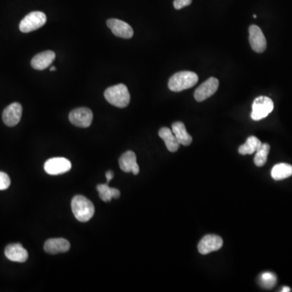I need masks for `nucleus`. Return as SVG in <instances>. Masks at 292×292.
I'll return each instance as SVG.
<instances>
[{"instance_id": "obj_1", "label": "nucleus", "mask_w": 292, "mask_h": 292, "mask_svg": "<svg viewBox=\"0 0 292 292\" xmlns=\"http://www.w3.org/2000/svg\"><path fill=\"white\" fill-rule=\"evenodd\" d=\"M106 101L119 108H124L130 103V93L127 86L123 84L110 86L104 93Z\"/></svg>"}, {"instance_id": "obj_2", "label": "nucleus", "mask_w": 292, "mask_h": 292, "mask_svg": "<svg viewBox=\"0 0 292 292\" xmlns=\"http://www.w3.org/2000/svg\"><path fill=\"white\" fill-rule=\"evenodd\" d=\"M196 73L189 71H182L174 74L168 81V87L173 92H180L192 88L198 82Z\"/></svg>"}, {"instance_id": "obj_3", "label": "nucleus", "mask_w": 292, "mask_h": 292, "mask_svg": "<svg viewBox=\"0 0 292 292\" xmlns=\"http://www.w3.org/2000/svg\"><path fill=\"white\" fill-rule=\"evenodd\" d=\"M72 210L75 218L81 223H86L92 219L95 212L94 204L81 195H77L72 198Z\"/></svg>"}, {"instance_id": "obj_4", "label": "nucleus", "mask_w": 292, "mask_h": 292, "mask_svg": "<svg viewBox=\"0 0 292 292\" xmlns=\"http://www.w3.org/2000/svg\"><path fill=\"white\" fill-rule=\"evenodd\" d=\"M47 23V16L43 12H32L20 23L19 28L22 33H30L40 29Z\"/></svg>"}, {"instance_id": "obj_5", "label": "nucleus", "mask_w": 292, "mask_h": 292, "mask_svg": "<svg viewBox=\"0 0 292 292\" xmlns=\"http://www.w3.org/2000/svg\"><path fill=\"white\" fill-rule=\"evenodd\" d=\"M274 110V102L270 98L260 96L253 103L251 118L255 121L262 120L267 117Z\"/></svg>"}, {"instance_id": "obj_6", "label": "nucleus", "mask_w": 292, "mask_h": 292, "mask_svg": "<svg viewBox=\"0 0 292 292\" xmlns=\"http://www.w3.org/2000/svg\"><path fill=\"white\" fill-rule=\"evenodd\" d=\"M72 169V163L65 157H53L50 158L44 164V170L51 176H58L67 173Z\"/></svg>"}, {"instance_id": "obj_7", "label": "nucleus", "mask_w": 292, "mask_h": 292, "mask_svg": "<svg viewBox=\"0 0 292 292\" xmlns=\"http://www.w3.org/2000/svg\"><path fill=\"white\" fill-rule=\"evenodd\" d=\"M92 110L86 107L74 109L69 114V121L72 124L79 128H88L92 123Z\"/></svg>"}, {"instance_id": "obj_8", "label": "nucleus", "mask_w": 292, "mask_h": 292, "mask_svg": "<svg viewBox=\"0 0 292 292\" xmlns=\"http://www.w3.org/2000/svg\"><path fill=\"white\" fill-rule=\"evenodd\" d=\"M219 81L217 78L211 77L195 90L194 98L197 102H203L211 98L219 89Z\"/></svg>"}, {"instance_id": "obj_9", "label": "nucleus", "mask_w": 292, "mask_h": 292, "mask_svg": "<svg viewBox=\"0 0 292 292\" xmlns=\"http://www.w3.org/2000/svg\"><path fill=\"white\" fill-rule=\"evenodd\" d=\"M223 240L216 235H207L198 243V251L202 255H207L213 252H216L223 247Z\"/></svg>"}, {"instance_id": "obj_10", "label": "nucleus", "mask_w": 292, "mask_h": 292, "mask_svg": "<svg viewBox=\"0 0 292 292\" xmlns=\"http://www.w3.org/2000/svg\"><path fill=\"white\" fill-rule=\"evenodd\" d=\"M22 106L18 102H13L7 106L3 112V121L9 127L18 124L22 116Z\"/></svg>"}, {"instance_id": "obj_11", "label": "nucleus", "mask_w": 292, "mask_h": 292, "mask_svg": "<svg viewBox=\"0 0 292 292\" xmlns=\"http://www.w3.org/2000/svg\"><path fill=\"white\" fill-rule=\"evenodd\" d=\"M106 25L110 28L114 36L121 38H132L133 36V28L124 21L118 19H109L106 21Z\"/></svg>"}, {"instance_id": "obj_12", "label": "nucleus", "mask_w": 292, "mask_h": 292, "mask_svg": "<svg viewBox=\"0 0 292 292\" xmlns=\"http://www.w3.org/2000/svg\"><path fill=\"white\" fill-rule=\"evenodd\" d=\"M249 43L252 49L257 53H262L266 51L267 46L266 37L258 25H253L249 27Z\"/></svg>"}, {"instance_id": "obj_13", "label": "nucleus", "mask_w": 292, "mask_h": 292, "mask_svg": "<svg viewBox=\"0 0 292 292\" xmlns=\"http://www.w3.org/2000/svg\"><path fill=\"white\" fill-rule=\"evenodd\" d=\"M119 168L126 173L132 172L133 175H138L140 172L139 165L137 164V156L133 151L125 152L121 155L119 160Z\"/></svg>"}, {"instance_id": "obj_14", "label": "nucleus", "mask_w": 292, "mask_h": 292, "mask_svg": "<svg viewBox=\"0 0 292 292\" xmlns=\"http://www.w3.org/2000/svg\"><path fill=\"white\" fill-rule=\"evenodd\" d=\"M5 256L12 262L23 263L29 258V254L21 243H12L7 246L5 251Z\"/></svg>"}, {"instance_id": "obj_15", "label": "nucleus", "mask_w": 292, "mask_h": 292, "mask_svg": "<svg viewBox=\"0 0 292 292\" xmlns=\"http://www.w3.org/2000/svg\"><path fill=\"white\" fill-rule=\"evenodd\" d=\"M55 53L52 51H46L37 54L31 60V66L36 70H44L53 63Z\"/></svg>"}, {"instance_id": "obj_16", "label": "nucleus", "mask_w": 292, "mask_h": 292, "mask_svg": "<svg viewBox=\"0 0 292 292\" xmlns=\"http://www.w3.org/2000/svg\"><path fill=\"white\" fill-rule=\"evenodd\" d=\"M69 242L63 238L50 239L44 244V250L47 254H57L66 253L70 249Z\"/></svg>"}, {"instance_id": "obj_17", "label": "nucleus", "mask_w": 292, "mask_h": 292, "mask_svg": "<svg viewBox=\"0 0 292 292\" xmlns=\"http://www.w3.org/2000/svg\"><path fill=\"white\" fill-rule=\"evenodd\" d=\"M172 130L180 145H184V146H188V145H191L192 142V137L187 132L186 127H185L184 123L180 122V121L175 122L172 124Z\"/></svg>"}, {"instance_id": "obj_18", "label": "nucleus", "mask_w": 292, "mask_h": 292, "mask_svg": "<svg viewBox=\"0 0 292 292\" xmlns=\"http://www.w3.org/2000/svg\"><path fill=\"white\" fill-rule=\"evenodd\" d=\"M158 135L161 140H163L165 146L170 152L175 153L178 150L180 144L179 143L178 140L176 139V136L174 135L172 130L169 128H161L158 132Z\"/></svg>"}, {"instance_id": "obj_19", "label": "nucleus", "mask_w": 292, "mask_h": 292, "mask_svg": "<svg viewBox=\"0 0 292 292\" xmlns=\"http://www.w3.org/2000/svg\"><path fill=\"white\" fill-rule=\"evenodd\" d=\"M262 141L258 139V137L251 136L246 140L245 143L240 145L239 147V153L241 155H247V154H253L258 151L261 146H262Z\"/></svg>"}, {"instance_id": "obj_20", "label": "nucleus", "mask_w": 292, "mask_h": 292, "mask_svg": "<svg viewBox=\"0 0 292 292\" xmlns=\"http://www.w3.org/2000/svg\"><path fill=\"white\" fill-rule=\"evenodd\" d=\"M97 190H98L101 200L106 202L110 201L112 198H119L120 196L119 190L116 188H110L107 184H98L97 186Z\"/></svg>"}, {"instance_id": "obj_21", "label": "nucleus", "mask_w": 292, "mask_h": 292, "mask_svg": "<svg viewBox=\"0 0 292 292\" xmlns=\"http://www.w3.org/2000/svg\"><path fill=\"white\" fill-rule=\"evenodd\" d=\"M271 176L274 180L289 178L292 176V165L286 163L277 164L272 168Z\"/></svg>"}, {"instance_id": "obj_22", "label": "nucleus", "mask_w": 292, "mask_h": 292, "mask_svg": "<svg viewBox=\"0 0 292 292\" xmlns=\"http://www.w3.org/2000/svg\"><path fill=\"white\" fill-rule=\"evenodd\" d=\"M270 146L269 144H262V146L256 152L254 163L257 166H263L267 161L268 155L270 153Z\"/></svg>"}, {"instance_id": "obj_23", "label": "nucleus", "mask_w": 292, "mask_h": 292, "mask_svg": "<svg viewBox=\"0 0 292 292\" xmlns=\"http://www.w3.org/2000/svg\"><path fill=\"white\" fill-rule=\"evenodd\" d=\"M277 276L272 272H264L259 276V284L265 289H271L277 283Z\"/></svg>"}, {"instance_id": "obj_24", "label": "nucleus", "mask_w": 292, "mask_h": 292, "mask_svg": "<svg viewBox=\"0 0 292 292\" xmlns=\"http://www.w3.org/2000/svg\"><path fill=\"white\" fill-rule=\"evenodd\" d=\"M11 185L9 176L5 172H0V190H6Z\"/></svg>"}, {"instance_id": "obj_25", "label": "nucleus", "mask_w": 292, "mask_h": 292, "mask_svg": "<svg viewBox=\"0 0 292 292\" xmlns=\"http://www.w3.org/2000/svg\"><path fill=\"white\" fill-rule=\"evenodd\" d=\"M192 0H174L173 5L177 10L184 9L185 7L189 6L192 4Z\"/></svg>"}, {"instance_id": "obj_26", "label": "nucleus", "mask_w": 292, "mask_h": 292, "mask_svg": "<svg viewBox=\"0 0 292 292\" xmlns=\"http://www.w3.org/2000/svg\"><path fill=\"white\" fill-rule=\"evenodd\" d=\"M106 182H107V184H108V183H110V181L112 180L113 177H114V173H113L112 172L109 171V172H107L106 173Z\"/></svg>"}, {"instance_id": "obj_27", "label": "nucleus", "mask_w": 292, "mask_h": 292, "mask_svg": "<svg viewBox=\"0 0 292 292\" xmlns=\"http://www.w3.org/2000/svg\"><path fill=\"white\" fill-rule=\"evenodd\" d=\"M280 291L289 292V291H290V288L287 287V286H283V287H282V290H280Z\"/></svg>"}, {"instance_id": "obj_28", "label": "nucleus", "mask_w": 292, "mask_h": 292, "mask_svg": "<svg viewBox=\"0 0 292 292\" xmlns=\"http://www.w3.org/2000/svg\"><path fill=\"white\" fill-rule=\"evenodd\" d=\"M50 71H56V68H55V66H52L51 68H50Z\"/></svg>"}]
</instances>
